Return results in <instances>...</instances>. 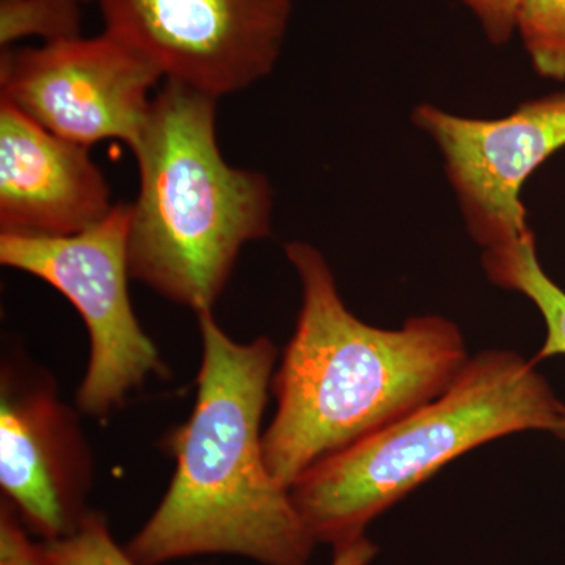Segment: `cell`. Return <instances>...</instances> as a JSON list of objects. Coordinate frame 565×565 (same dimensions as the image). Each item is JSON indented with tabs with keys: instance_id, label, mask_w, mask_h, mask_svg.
<instances>
[{
	"instance_id": "1",
	"label": "cell",
	"mask_w": 565,
	"mask_h": 565,
	"mask_svg": "<svg viewBox=\"0 0 565 565\" xmlns=\"http://www.w3.org/2000/svg\"><path fill=\"white\" fill-rule=\"evenodd\" d=\"M302 308L274 375L277 414L264 456L286 489L322 460L359 444L445 392L470 360L462 330L444 316L381 329L345 307L326 256L286 244Z\"/></svg>"
},
{
	"instance_id": "2",
	"label": "cell",
	"mask_w": 565,
	"mask_h": 565,
	"mask_svg": "<svg viewBox=\"0 0 565 565\" xmlns=\"http://www.w3.org/2000/svg\"><path fill=\"white\" fill-rule=\"evenodd\" d=\"M196 318L203 360L195 405L167 440L177 471L126 552L139 565L202 555L305 565L315 537L264 456L262 419L277 348L267 338L236 343L212 311Z\"/></svg>"
},
{
	"instance_id": "3",
	"label": "cell",
	"mask_w": 565,
	"mask_h": 565,
	"mask_svg": "<svg viewBox=\"0 0 565 565\" xmlns=\"http://www.w3.org/2000/svg\"><path fill=\"white\" fill-rule=\"evenodd\" d=\"M215 117L217 98L167 81L131 150L140 188L129 215V273L196 315L212 311L244 245L273 232L270 182L225 161Z\"/></svg>"
},
{
	"instance_id": "4",
	"label": "cell",
	"mask_w": 565,
	"mask_h": 565,
	"mask_svg": "<svg viewBox=\"0 0 565 565\" xmlns=\"http://www.w3.org/2000/svg\"><path fill=\"white\" fill-rule=\"evenodd\" d=\"M527 430L565 440V404L534 362L482 351L433 401L307 471L292 501L315 541L337 548L457 457Z\"/></svg>"
},
{
	"instance_id": "5",
	"label": "cell",
	"mask_w": 565,
	"mask_h": 565,
	"mask_svg": "<svg viewBox=\"0 0 565 565\" xmlns=\"http://www.w3.org/2000/svg\"><path fill=\"white\" fill-rule=\"evenodd\" d=\"M131 204L117 203L98 225L73 236L0 234V263L62 292L90 334V362L77 392L85 415L107 418L152 374L166 373L129 297Z\"/></svg>"
},
{
	"instance_id": "6",
	"label": "cell",
	"mask_w": 565,
	"mask_h": 565,
	"mask_svg": "<svg viewBox=\"0 0 565 565\" xmlns=\"http://www.w3.org/2000/svg\"><path fill=\"white\" fill-rule=\"evenodd\" d=\"M162 71L104 31L93 39L7 47L0 57L2 99L82 147L121 140L134 148L150 115Z\"/></svg>"
},
{
	"instance_id": "7",
	"label": "cell",
	"mask_w": 565,
	"mask_h": 565,
	"mask_svg": "<svg viewBox=\"0 0 565 565\" xmlns=\"http://www.w3.org/2000/svg\"><path fill=\"white\" fill-rule=\"evenodd\" d=\"M106 32L167 81L221 98L273 73L292 0H98Z\"/></svg>"
},
{
	"instance_id": "8",
	"label": "cell",
	"mask_w": 565,
	"mask_h": 565,
	"mask_svg": "<svg viewBox=\"0 0 565 565\" xmlns=\"http://www.w3.org/2000/svg\"><path fill=\"white\" fill-rule=\"evenodd\" d=\"M412 122L437 145L467 232L482 250L531 233L522 191L565 148V92L530 99L493 120L423 103Z\"/></svg>"
},
{
	"instance_id": "9",
	"label": "cell",
	"mask_w": 565,
	"mask_h": 565,
	"mask_svg": "<svg viewBox=\"0 0 565 565\" xmlns=\"http://www.w3.org/2000/svg\"><path fill=\"white\" fill-rule=\"evenodd\" d=\"M0 487L44 541L71 533L85 514L92 457L76 416L44 375L3 367Z\"/></svg>"
},
{
	"instance_id": "10",
	"label": "cell",
	"mask_w": 565,
	"mask_h": 565,
	"mask_svg": "<svg viewBox=\"0 0 565 565\" xmlns=\"http://www.w3.org/2000/svg\"><path fill=\"white\" fill-rule=\"evenodd\" d=\"M114 207L87 147L0 102V234L73 236L98 225Z\"/></svg>"
},
{
	"instance_id": "11",
	"label": "cell",
	"mask_w": 565,
	"mask_h": 565,
	"mask_svg": "<svg viewBox=\"0 0 565 565\" xmlns=\"http://www.w3.org/2000/svg\"><path fill=\"white\" fill-rule=\"evenodd\" d=\"M482 269L498 288L525 296L545 322V341L533 362L565 355V291L539 259L534 233L501 247L482 250Z\"/></svg>"
},
{
	"instance_id": "12",
	"label": "cell",
	"mask_w": 565,
	"mask_h": 565,
	"mask_svg": "<svg viewBox=\"0 0 565 565\" xmlns=\"http://www.w3.org/2000/svg\"><path fill=\"white\" fill-rule=\"evenodd\" d=\"M81 0H0V44L29 36L44 43L81 36Z\"/></svg>"
},
{
	"instance_id": "13",
	"label": "cell",
	"mask_w": 565,
	"mask_h": 565,
	"mask_svg": "<svg viewBox=\"0 0 565 565\" xmlns=\"http://www.w3.org/2000/svg\"><path fill=\"white\" fill-rule=\"evenodd\" d=\"M516 33L537 76L565 82V0H523Z\"/></svg>"
},
{
	"instance_id": "14",
	"label": "cell",
	"mask_w": 565,
	"mask_h": 565,
	"mask_svg": "<svg viewBox=\"0 0 565 565\" xmlns=\"http://www.w3.org/2000/svg\"><path fill=\"white\" fill-rule=\"evenodd\" d=\"M36 545L47 565H139L115 542L107 520L96 512H85L63 537Z\"/></svg>"
},
{
	"instance_id": "15",
	"label": "cell",
	"mask_w": 565,
	"mask_h": 565,
	"mask_svg": "<svg viewBox=\"0 0 565 565\" xmlns=\"http://www.w3.org/2000/svg\"><path fill=\"white\" fill-rule=\"evenodd\" d=\"M478 18L490 43L501 46L516 32V17L523 0H462Z\"/></svg>"
},
{
	"instance_id": "16",
	"label": "cell",
	"mask_w": 565,
	"mask_h": 565,
	"mask_svg": "<svg viewBox=\"0 0 565 565\" xmlns=\"http://www.w3.org/2000/svg\"><path fill=\"white\" fill-rule=\"evenodd\" d=\"M0 565H47L41 559L39 545L22 530L10 504L2 505L0 516Z\"/></svg>"
},
{
	"instance_id": "17",
	"label": "cell",
	"mask_w": 565,
	"mask_h": 565,
	"mask_svg": "<svg viewBox=\"0 0 565 565\" xmlns=\"http://www.w3.org/2000/svg\"><path fill=\"white\" fill-rule=\"evenodd\" d=\"M377 548L366 537L356 539L351 544L337 546L330 565H370Z\"/></svg>"
},
{
	"instance_id": "18",
	"label": "cell",
	"mask_w": 565,
	"mask_h": 565,
	"mask_svg": "<svg viewBox=\"0 0 565 565\" xmlns=\"http://www.w3.org/2000/svg\"><path fill=\"white\" fill-rule=\"evenodd\" d=\"M81 2H88V0H81Z\"/></svg>"
}]
</instances>
